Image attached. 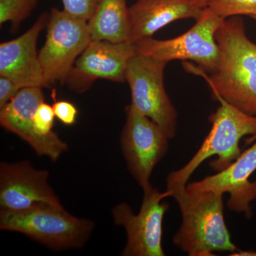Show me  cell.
I'll use <instances>...</instances> for the list:
<instances>
[{"label":"cell","mask_w":256,"mask_h":256,"mask_svg":"<svg viewBox=\"0 0 256 256\" xmlns=\"http://www.w3.org/2000/svg\"><path fill=\"white\" fill-rule=\"evenodd\" d=\"M136 54L129 42L92 40L76 62L65 84L74 92L82 94L98 79L126 82L128 65Z\"/></svg>","instance_id":"8fae6325"},{"label":"cell","mask_w":256,"mask_h":256,"mask_svg":"<svg viewBox=\"0 0 256 256\" xmlns=\"http://www.w3.org/2000/svg\"><path fill=\"white\" fill-rule=\"evenodd\" d=\"M252 18H254V20L256 21V15H255V16H252Z\"/></svg>","instance_id":"d4e9b609"},{"label":"cell","mask_w":256,"mask_h":256,"mask_svg":"<svg viewBox=\"0 0 256 256\" xmlns=\"http://www.w3.org/2000/svg\"><path fill=\"white\" fill-rule=\"evenodd\" d=\"M220 57L206 79L215 100L256 116V44L248 37L240 16L224 20L216 34Z\"/></svg>","instance_id":"6da1fadb"},{"label":"cell","mask_w":256,"mask_h":256,"mask_svg":"<svg viewBox=\"0 0 256 256\" xmlns=\"http://www.w3.org/2000/svg\"><path fill=\"white\" fill-rule=\"evenodd\" d=\"M206 6L223 20L232 16L256 15V0H208Z\"/></svg>","instance_id":"ac0fdd59"},{"label":"cell","mask_w":256,"mask_h":256,"mask_svg":"<svg viewBox=\"0 0 256 256\" xmlns=\"http://www.w3.org/2000/svg\"><path fill=\"white\" fill-rule=\"evenodd\" d=\"M42 88H23L16 96L0 108V124L28 143L38 156L57 161L68 150V144L58 136L40 137L34 128V116L37 108L44 101Z\"/></svg>","instance_id":"7c38bea8"},{"label":"cell","mask_w":256,"mask_h":256,"mask_svg":"<svg viewBox=\"0 0 256 256\" xmlns=\"http://www.w3.org/2000/svg\"><path fill=\"white\" fill-rule=\"evenodd\" d=\"M100 0H62L63 10L74 18L88 22Z\"/></svg>","instance_id":"ffe728a7"},{"label":"cell","mask_w":256,"mask_h":256,"mask_svg":"<svg viewBox=\"0 0 256 256\" xmlns=\"http://www.w3.org/2000/svg\"><path fill=\"white\" fill-rule=\"evenodd\" d=\"M40 0H0V24H12L16 32L21 24L31 14Z\"/></svg>","instance_id":"e0dca14e"},{"label":"cell","mask_w":256,"mask_h":256,"mask_svg":"<svg viewBox=\"0 0 256 256\" xmlns=\"http://www.w3.org/2000/svg\"><path fill=\"white\" fill-rule=\"evenodd\" d=\"M48 20V13H43L21 36L0 44V76L11 79L21 88H46L36 46Z\"/></svg>","instance_id":"5bb4252c"},{"label":"cell","mask_w":256,"mask_h":256,"mask_svg":"<svg viewBox=\"0 0 256 256\" xmlns=\"http://www.w3.org/2000/svg\"><path fill=\"white\" fill-rule=\"evenodd\" d=\"M172 196L170 190L160 192L153 188L144 194L140 210L136 214L126 202L112 208L114 223L124 227L127 234V242L121 256H165L162 247L163 220L170 205L164 200Z\"/></svg>","instance_id":"9c48e42d"},{"label":"cell","mask_w":256,"mask_h":256,"mask_svg":"<svg viewBox=\"0 0 256 256\" xmlns=\"http://www.w3.org/2000/svg\"><path fill=\"white\" fill-rule=\"evenodd\" d=\"M252 146L242 151L240 156L228 168L216 174L200 181L188 184L186 188L192 191H212L228 193L227 206L229 210L244 214L248 220L252 216V203L256 200V181H250L256 170V137Z\"/></svg>","instance_id":"4fadbf2b"},{"label":"cell","mask_w":256,"mask_h":256,"mask_svg":"<svg viewBox=\"0 0 256 256\" xmlns=\"http://www.w3.org/2000/svg\"><path fill=\"white\" fill-rule=\"evenodd\" d=\"M50 172L28 161L0 164V210L18 212L64 208L48 182Z\"/></svg>","instance_id":"30bf717a"},{"label":"cell","mask_w":256,"mask_h":256,"mask_svg":"<svg viewBox=\"0 0 256 256\" xmlns=\"http://www.w3.org/2000/svg\"><path fill=\"white\" fill-rule=\"evenodd\" d=\"M56 116L53 106L44 101L37 108L34 116V128L37 136L44 138H50L58 136L52 130L54 124Z\"/></svg>","instance_id":"d6986e66"},{"label":"cell","mask_w":256,"mask_h":256,"mask_svg":"<svg viewBox=\"0 0 256 256\" xmlns=\"http://www.w3.org/2000/svg\"><path fill=\"white\" fill-rule=\"evenodd\" d=\"M88 28L92 40L128 42L130 18L126 0H100Z\"/></svg>","instance_id":"2e32d148"},{"label":"cell","mask_w":256,"mask_h":256,"mask_svg":"<svg viewBox=\"0 0 256 256\" xmlns=\"http://www.w3.org/2000/svg\"><path fill=\"white\" fill-rule=\"evenodd\" d=\"M46 41L38 52L45 87L65 82L76 60L92 41L87 22L52 8Z\"/></svg>","instance_id":"8992f818"},{"label":"cell","mask_w":256,"mask_h":256,"mask_svg":"<svg viewBox=\"0 0 256 256\" xmlns=\"http://www.w3.org/2000/svg\"><path fill=\"white\" fill-rule=\"evenodd\" d=\"M21 89L11 79L0 76V108L8 104Z\"/></svg>","instance_id":"7402d4cb"},{"label":"cell","mask_w":256,"mask_h":256,"mask_svg":"<svg viewBox=\"0 0 256 256\" xmlns=\"http://www.w3.org/2000/svg\"><path fill=\"white\" fill-rule=\"evenodd\" d=\"M230 256H256V250H242L238 249L237 252L230 254Z\"/></svg>","instance_id":"603a6c76"},{"label":"cell","mask_w":256,"mask_h":256,"mask_svg":"<svg viewBox=\"0 0 256 256\" xmlns=\"http://www.w3.org/2000/svg\"><path fill=\"white\" fill-rule=\"evenodd\" d=\"M53 109L56 118L66 126H72L76 121L78 111L75 105L67 100L56 101Z\"/></svg>","instance_id":"44dd1931"},{"label":"cell","mask_w":256,"mask_h":256,"mask_svg":"<svg viewBox=\"0 0 256 256\" xmlns=\"http://www.w3.org/2000/svg\"><path fill=\"white\" fill-rule=\"evenodd\" d=\"M172 192L182 215V224L172 242L190 256H214L215 252H237L224 215V194L192 191L186 188Z\"/></svg>","instance_id":"7a4b0ae2"},{"label":"cell","mask_w":256,"mask_h":256,"mask_svg":"<svg viewBox=\"0 0 256 256\" xmlns=\"http://www.w3.org/2000/svg\"><path fill=\"white\" fill-rule=\"evenodd\" d=\"M168 64L136 54L128 65L126 82L130 89L131 104L172 140L176 134L178 112L165 89L164 73Z\"/></svg>","instance_id":"52a82bcc"},{"label":"cell","mask_w":256,"mask_h":256,"mask_svg":"<svg viewBox=\"0 0 256 256\" xmlns=\"http://www.w3.org/2000/svg\"><path fill=\"white\" fill-rule=\"evenodd\" d=\"M205 6L200 0H137L129 8L128 42L150 38L176 20L201 18Z\"/></svg>","instance_id":"9a60e30c"},{"label":"cell","mask_w":256,"mask_h":256,"mask_svg":"<svg viewBox=\"0 0 256 256\" xmlns=\"http://www.w3.org/2000/svg\"><path fill=\"white\" fill-rule=\"evenodd\" d=\"M224 21L206 6L201 18L183 34L166 40L150 37L133 44V46L137 54L168 63L174 60H192L206 74L212 73L218 66L220 57L216 34Z\"/></svg>","instance_id":"5b68a950"},{"label":"cell","mask_w":256,"mask_h":256,"mask_svg":"<svg viewBox=\"0 0 256 256\" xmlns=\"http://www.w3.org/2000/svg\"><path fill=\"white\" fill-rule=\"evenodd\" d=\"M92 220L70 214L64 208L45 207L25 212L0 210V229L18 232L54 250L80 248L92 233Z\"/></svg>","instance_id":"277c9868"},{"label":"cell","mask_w":256,"mask_h":256,"mask_svg":"<svg viewBox=\"0 0 256 256\" xmlns=\"http://www.w3.org/2000/svg\"><path fill=\"white\" fill-rule=\"evenodd\" d=\"M207 1H208V0H200V3H201L204 6H205V8H206Z\"/></svg>","instance_id":"cb8c5ba5"},{"label":"cell","mask_w":256,"mask_h":256,"mask_svg":"<svg viewBox=\"0 0 256 256\" xmlns=\"http://www.w3.org/2000/svg\"><path fill=\"white\" fill-rule=\"evenodd\" d=\"M210 114L212 128L200 149L184 166L168 174L166 190L186 188L188 180L200 165L212 156L216 159L210 163L216 172L228 168L242 154L240 141L242 138L256 137V116L239 110L224 100Z\"/></svg>","instance_id":"3957f363"},{"label":"cell","mask_w":256,"mask_h":256,"mask_svg":"<svg viewBox=\"0 0 256 256\" xmlns=\"http://www.w3.org/2000/svg\"><path fill=\"white\" fill-rule=\"evenodd\" d=\"M126 114L120 136L121 150L130 173L144 194L153 188L152 174L166 156L170 140L156 122L132 104L126 108Z\"/></svg>","instance_id":"ba28073f"}]
</instances>
